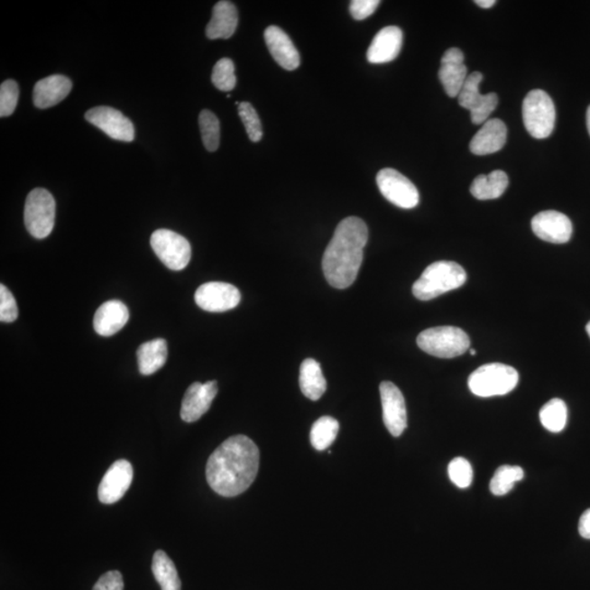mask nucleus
Instances as JSON below:
<instances>
[{
  "instance_id": "2",
  "label": "nucleus",
  "mask_w": 590,
  "mask_h": 590,
  "mask_svg": "<svg viewBox=\"0 0 590 590\" xmlns=\"http://www.w3.org/2000/svg\"><path fill=\"white\" fill-rule=\"evenodd\" d=\"M367 240L365 222L356 217H349L336 227L323 257V272L331 287L346 289L355 281Z\"/></svg>"
},
{
  "instance_id": "1",
  "label": "nucleus",
  "mask_w": 590,
  "mask_h": 590,
  "mask_svg": "<svg viewBox=\"0 0 590 590\" xmlns=\"http://www.w3.org/2000/svg\"><path fill=\"white\" fill-rule=\"evenodd\" d=\"M260 468V449L250 438L235 436L211 454L206 477L210 488L226 498L240 495L256 479Z\"/></svg>"
},
{
  "instance_id": "9",
  "label": "nucleus",
  "mask_w": 590,
  "mask_h": 590,
  "mask_svg": "<svg viewBox=\"0 0 590 590\" xmlns=\"http://www.w3.org/2000/svg\"><path fill=\"white\" fill-rule=\"evenodd\" d=\"M484 80L481 72L475 71L466 80L458 97L459 106L470 112L471 122L475 125H480L489 121L492 113L499 105V97L495 93L481 95L480 84Z\"/></svg>"
},
{
  "instance_id": "16",
  "label": "nucleus",
  "mask_w": 590,
  "mask_h": 590,
  "mask_svg": "<svg viewBox=\"0 0 590 590\" xmlns=\"http://www.w3.org/2000/svg\"><path fill=\"white\" fill-rule=\"evenodd\" d=\"M218 393V384L216 381L203 383L196 382L185 392L180 417L185 422L198 421L209 410L212 401Z\"/></svg>"
},
{
  "instance_id": "5",
  "label": "nucleus",
  "mask_w": 590,
  "mask_h": 590,
  "mask_svg": "<svg viewBox=\"0 0 590 590\" xmlns=\"http://www.w3.org/2000/svg\"><path fill=\"white\" fill-rule=\"evenodd\" d=\"M419 348L429 355L441 359H452L469 349L470 339L463 329L453 326L429 328L418 336Z\"/></svg>"
},
{
  "instance_id": "7",
  "label": "nucleus",
  "mask_w": 590,
  "mask_h": 590,
  "mask_svg": "<svg viewBox=\"0 0 590 590\" xmlns=\"http://www.w3.org/2000/svg\"><path fill=\"white\" fill-rule=\"evenodd\" d=\"M56 203L53 195L44 189H35L27 197L24 224L35 239L48 237L55 226Z\"/></svg>"
},
{
  "instance_id": "24",
  "label": "nucleus",
  "mask_w": 590,
  "mask_h": 590,
  "mask_svg": "<svg viewBox=\"0 0 590 590\" xmlns=\"http://www.w3.org/2000/svg\"><path fill=\"white\" fill-rule=\"evenodd\" d=\"M168 359V344L164 339L148 341L139 346L137 360L143 375H152L163 367Z\"/></svg>"
},
{
  "instance_id": "39",
  "label": "nucleus",
  "mask_w": 590,
  "mask_h": 590,
  "mask_svg": "<svg viewBox=\"0 0 590 590\" xmlns=\"http://www.w3.org/2000/svg\"><path fill=\"white\" fill-rule=\"evenodd\" d=\"M579 535L590 540V509L584 512L578 525Z\"/></svg>"
},
{
  "instance_id": "37",
  "label": "nucleus",
  "mask_w": 590,
  "mask_h": 590,
  "mask_svg": "<svg viewBox=\"0 0 590 590\" xmlns=\"http://www.w3.org/2000/svg\"><path fill=\"white\" fill-rule=\"evenodd\" d=\"M381 2L379 0H354L350 3V14L352 18L358 20H364L369 18L370 15L375 13Z\"/></svg>"
},
{
  "instance_id": "25",
  "label": "nucleus",
  "mask_w": 590,
  "mask_h": 590,
  "mask_svg": "<svg viewBox=\"0 0 590 590\" xmlns=\"http://www.w3.org/2000/svg\"><path fill=\"white\" fill-rule=\"evenodd\" d=\"M300 387L304 396L310 401H318L324 395L327 383L317 360L307 359L302 362L300 367Z\"/></svg>"
},
{
  "instance_id": "19",
  "label": "nucleus",
  "mask_w": 590,
  "mask_h": 590,
  "mask_svg": "<svg viewBox=\"0 0 590 590\" xmlns=\"http://www.w3.org/2000/svg\"><path fill=\"white\" fill-rule=\"evenodd\" d=\"M402 38V31L398 27L382 29L367 50V60L371 64H386L396 60L401 51Z\"/></svg>"
},
{
  "instance_id": "21",
  "label": "nucleus",
  "mask_w": 590,
  "mask_h": 590,
  "mask_svg": "<svg viewBox=\"0 0 590 590\" xmlns=\"http://www.w3.org/2000/svg\"><path fill=\"white\" fill-rule=\"evenodd\" d=\"M72 82L69 78L53 75L36 82L33 91L34 106L41 110L59 105L69 95Z\"/></svg>"
},
{
  "instance_id": "14",
  "label": "nucleus",
  "mask_w": 590,
  "mask_h": 590,
  "mask_svg": "<svg viewBox=\"0 0 590 590\" xmlns=\"http://www.w3.org/2000/svg\"><path fill=\"white\" fill-rule=\"evenodd\" d=\"M134 469L125 459L117 460L106 471L98 485V500L103 504H114L120 501L133 483Z\"/></svg>"
},
{
  "instance_id": "15",
  "label": "nucleus",
  "mask_w": 590,
  "mask_h": 590,
  "mask_svg": "<svg viewBox=\"0 0 590 590\" xmlns=\"http://www.w3.org/2000/svg\"><path fill=\"white\" fill-rule=\"evenodd\" d=\"M531 229L540 240L564 244L571 240L573 226L568 217L555 210L539 212L531 220Z\"/></svg>"
},
{
  "instance_id": "35",
  "label": "nucleus",
  "mask_w": 590,
  "mask_h": 590,
  "mask_svg": "<svg viewBox=\"0 0 590 590\" xmlns=\"http://www.w3.org/2000/svg\"><path fill=\"white\" fill-rule=\"evenodd\" d=\"M19 87L14 80H6L0 87V116L12 115L17 106Z\"/></svg>"
},
{
  "instance_id": "34",
  "label": "nucleus",
  "mask_w": 590,
  "mask_h": 590,
  "mask_svg": "<svg viewBox=\"0 0 590 590\" xmlns=\"http://www.w3.org/2000/svg\"><path fill=\"white\" fill-rule=\"evenodd\" d=\"M448 475L450 481L460 489H466L473 484V467L467 459L457 457L452 460L448 466Z\"/></svg>"
},
{
  "instance_id": "8",
  "label": "nucleus",
  "mask_w": 590,
  "mask_h": 590,
  "mask_svg": "<svg viewBox=\"0 0 590 590\" xmlns=\"http://www.w3.org/2000/svg\"><path fill=\"white\" fill-rule=\"evenodd\" d=\"M155 255L171 271H183L188 267L191 257L189 242L179 233L160 229L154 231L150 239Z\"/></svg>"
},
{
  "instance_id": "29",
  "label": "nucleus",
  "mask_w": 590,
  "mask_h": 590,
  "mask_svg": "<svg viewBox=\"0 0 590 590\" xmlns=\"http://www.w3.org/2000/svg\"><path fill=\"white\" fill-rule=\"evenodd\" d=\"M540 421L548 431L560 433L567 423V407L558 398L547 402L540 410Z\"/></svg>"
},
{
  "instance_id": "41",
  "label": "nucleus",
  "mask_w": 590,
  "mask_h": 590,
  "mask_svg": "<svg viewBox=\"0 0 590 590\" xmlns=\"http://www.w3.org/2000/svg\"><path fill=\"white\" fill-rule=\"evenodd\" d=\"M586 122H587L588 133L590 134V106L588 107L587 114H586Z\"/></svg>"
},
{
  "instance_id": "43",
  "label": "nucleus",
  "mask_w": 590,
  "mask_h": 590,
  "mask_svg": "<svg viewBox=\"0 0 590 590\" xmlns=\"http://www.w3.org/2000/svg\"><path fill=\"white\" fill-rule=\"evenodd\" d=\"M470 354L473 355H475V354H477V351H475V350H474V349H471V350H470Z\"/></svg>"
},
{
  "instance_id": "18",
  "label": "nucleus",
  "mask_w": 590,
  "mask_h": 590,
  "mask_svg": "<svg viewBox=\"0 0 590 590\" xmlns=\"http://www.w3.org/2000/svg\"><path fill=\"white\" fill-rule=\"evenodd\" d=\"M265 41L273 60L282 69L295 70L301 63V57L295 48L292 40L277 25H271L265 31Z\"/></svg>"
},
{
  "instance_id": "31",
  "label": "nucleus",
  "mask_w": 590,
  "mask_h": 590,
  "mask_svg": "<svg viewBox=\"0 0 590 590\" xmlns=\"http://www.w3.org/2000/svg\"><path fill=\"white\" fill-rule=\"evenodd\" d=\"M199 126L205 148L210 152H215L220 144V122L218 117L209 110L201 111Z\"/></svg>"
},
{
  "instance_id": "38",
  "label": "nucleus",
  "mask_w": 590,
  "mask_h": 590,
  "mask_svg": "<svg viewBox=\"0 0 590 590\" xmlns=\"http://www.w3.org/2000/svg\"><path fill=\"white\" fill-rule=\"evenodd\" d=\"M92 590H124V579L121 572L110 571L103 574Z\"/></svg>"
},
{
  "instance_id": "28",
  "label": "nucleus",
  "mask_w": 590,
  "mask_h": 590,
  "mask_svg": "<svg viewBox=\"0 0 590 590\" xmlns=\"http://www.w3.org/2000/svg\"><path fill=\"white\" fill-rule=\"evenodd\" d=\"M339 432V422L333 417L319 418L310 429V443L318 450L327 449Z\"/></svg>"
},
{
  "instance_id": "42",
  "label": "nucleus",
  "mask_w": 590,
  "mask_h": 590,
  "mask_svg": "<svg viewBox=\"0 0 590 590\" xmlns=\"http://www.w3.org/2000/svg\"><path fill=\"white\" fill-rule=\"evenodd\" d=\"M586 331H587V334H588L589 338H590V322L586 326Z\"/></svg>"
},
{
  "instance_id": "23",
  "label": "nucleus",
  "mask_w": 590,
  "mask_h": 590,
  "mask_svg": "<svg viewBox=\"0 0 590 590\" xmlns=\"http://www.w3.org/2000/svg\"><path fill=\"white\" fill-rule=\"evenodd\" d=\"M239 24V13L235 5L222 0L215 5L212 17L206 28L207 38L210 40L230 39Z\"/></svg>"
},
{
  "instance_id": "6",
  "label": "nucleus",
  "mask_w": 590,
  "mask_h": 590,
  "mask_svg": "<svg viewBox=\"0 0 590 590\" xmlns=\"http://www.w3.org/2000/svg\"><path fill=\"white\" fill-rule=\"evenodd\" d=\"M556 106L548 93L532 90L522 102V120L527 132L536 139L550 136L556 125Z\"/></svg>"
},
{
  "instance_id": "3",
  "label": "nucleus",
  "mask_w": 590,
  "mask_h": 590,
  "mask_svg": "<svg viewBox=\"0 0 590 590\" xmlns=\"http://www.w3.org/2000/svg\"><path fill=\"white\" fill-rule=\"evenodd\" d=\"M466 281L467 274L457 263L437 262L427 267L421 277L413 284L412 293L420 301H429L463 287Z\"/></svg>"
},
{
  "instance_id": "22",
  "label": "nucleus",
  "mask_w": 590,
  "mask_h": 590,
  "mask_svg": "<svg viewBox=\"0 0 590 590\" xmlns=\"http://www.w3.org/2000/svg\"><path fill=\"white\" fill-rule=\"evenodd\" d=\"M129 319V312L125 304L121 301H107L97 309L93 326L102 337H111L125 326Z\"/></svg>"
},
{
  "instance_id": "32",
  "label": "nucleus",
  "mask_w": 590,
  "mask_h": 590,
  "mask_svg": "<svg viewBox=\"0 0 590 590\" xmlns=\"http://www.w3.org/2000/svg\"><path fill=\"white\" fill-rule=\"evenodd\" d=\"M235 64L229 59H222L217 63L212 70V84L224 92H230L236 86Z\"/></svg>"
},
{
  "instance_id": "4",
  "label": "nucleus",
  "mask_w": 590,
  "mask_h": 590,
  "mask_svg": "<svg viewBox=\"0 0 590 590\" xmlns=\"http://www.w3.org/2000/svg\"><path fill=\"white\" fill-rule=\"evenodd\" d=\"M519 380V372L514 367L491 364L471 373L468 386L471 392L478 397L503 396L514 390Z\"/></svg>"
},
{
  "instance_id": "20",
  "label": "nucleus",
  "mask_w": 590,
  "mask_h": 590,
  "mask_svg": "<svg viewBox=\"0 0 590 590\" xmlns=\"http://www.w3.org/2000/svg\"><path fill=\"white\" fill-rule=\"evenodd\" d=\"M507 141V127L499 118L486 121L470 142V152L486 155L500 152Z\"/></svg>"
},
{
  "instance_id": "11",
  "label": "nucleus",
  "mask_w": 590,
  "mask_h": 590,
  "mask_svg": "<svg viewBox=\"0 0 590 590\" xmlns=\"http://www.w3.org/2000/svg\"><path fill=\"white\" fill-rule=\"evenodd\" d=\"M195 302L207 312H226L240 304L241 292L230 283L207 282L197 289Z\"/></svg>"
},
{
  "instance_id": "17",
  "label": "nucleus",
  "mask_w": 590,
  "mask_h": 590,
  "mask_svg": "<svg viewBox=\"0 0 590 590\" xmlns=\"http://www.w3.org/2000/svg\"><path fill=\"white\" fill-rule=\"evenodd\" d=\"M464 60L463 51L457 48L447 50L442 57L438 78L442 82L445 92L450 97L459 96L469 76Z\"/></svg>"
},
{
  "instance_id": "36",
  "label": "nucleus",
  "mask_w": 590,
  "mask_h": 590,
  "mask_svg": "<svg viewBox=\"0 0 590 590\" xmlns=\"http://www.w3.org/2000/svg\"><path fill=\"white\" fill-rule=\"evenodd\" d=\"M19 310L14 294L4 284H0V320L13 323L18 318Z\"/></svg>"
},
{
  "instance_id": "26",
  "label": "nucleus",
  "mask_w": 590,
  "mask_h": 590,
  "mask_svg": "<svg viewBox=\"0 0 590 590\" xmlns=\"http://www.w3.org/2000/svg\"><path fill=\"white\" fill-rule=\"evenodd\" d=\"M509 186V176L504 171L495 170L488 175H479L471 184L470 193L479 200L500 198Z\"/></svg>"
},
{
  "instance_id": "12",
  "label": "nucleus",
  "mask_w": 590,
  "mask_h": 590,
  "mask_svg": "<svg viewBox=\"0 0 590 590\" xmlns=\"http://www.w3.org/2000/svg\"><path fill=\"white\" fill-rule=\"evenodd\" d=\"M86 120L105 132L115 141L131 143L134 138V127L129 118L115 108L93 107L86 113Z\"/></svg>"
},
{
  "instance_id": "30",
  "label": "nucleus",
  "mask_w": 590,
  "mask_h": 590,
  "mask_svg": "<svg viewBox=\"0 0 590 590\" xmlns=\"http://www.w3.org/2000/svg\"><path fill=\"white\" fill-rule=\"evenodd\" d=\"M525 473L519 466H502L495 471L490 483L492 494L503 496L513 490L519 481L524 479Z\"/></svg>"
},
{
  "instance_id": "40",
  "label": "nucleus",
  "mask_w": 590,
  "mask_h": 590,
  "mask_svg": "<svg viewBox=\"0 0 590 590\" xmlns=\"http://www.w3.org/2000/svg\"><path fill=\"white\" fill-rule=\"evenodd\" d=\"M475 4H477L478 6L481 8L489 9L491 7H493L496 2L495 0H477Z\"/></svg>"
},
{
  "instance_id": "27",
  "label": "nucleus",
  "mask_w": 590,
  "mask_h": 590,
  "mask_svg": "<svg viewBox=\"0 0 590 590\" xmlns=\"http://www.w3.org/2000/svg\"><path fill=\"white\" fill-rule=\"evenodd\" d=\"M152 573L162 590H180V579L175 564L167 553L158 550L152 558Z\"/></svg>"
},
{
  "instance_id": "13",
  "label": "nucleus",
  "mask_w": 590,
  "mask_h": 590,
  "mask_svg": "<svg viewBox=\"0 0 590 590\" xmlns=\"http://www.w3.org/2000/svg\"><path fill=\"white\" fill-rule=\"evenodd\" d=\"M380 392L385 427L392 437H401L407 428L405 398L400 388L392 382H383Z\"/></svg>"
},
{
  "instance_id": "10",
  "label": "nucleus",
  "mask_w": 590,
  "mask_h": 590,
  "mask_svg": "<svg viewBox=\"0 0 590 590\" xmlns=\"http://www.w3.org/2000/svg\"><path fill=\"white\" fill-rule=\"evenodd\" d=\"M376 183L382 195L400 208H415L420 201L415 184L396 170H381L376 176Z\"/></svg>"
},
{
  "instance_id": "33",
  "label": "nucleus",
  "mask_w": 590,
  "mask_h": 590,
  "mask_svg": "<svg viewBox=\"0 0 590 590\" xmlns=\"http://www.w3.org/2000/svg\"><path fill=\"white\" fill-rule=\"evenodd\" d=\"M239 115L243 124H244L248 138L253 143H258L263 138V127L260 116L248 102H242L239 106Z\"/></svg>"
}]
</instances>
